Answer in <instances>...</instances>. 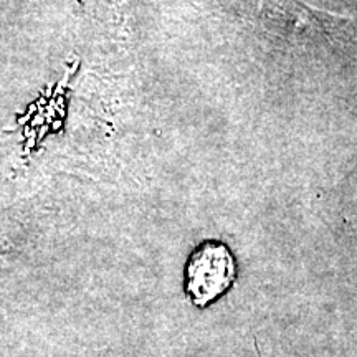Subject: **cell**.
I'll return each mask as SVG.
<instances>
[{"instance_id":"cell-1","label":"cell","mask_w":357,"mask_h":357,"mask_svg":"<svg viewBox=\"0 0 357 357\" xmlns=\"http://www.w3.org/2000/svg\"><path fill=\"white\" fill-rule=\"evenodd\" d=\"M236 261L218 240H205L190 253L185 266V293L197 307H207L234 287Z\"/></svg>"},{"instance_id":"cell-2","label":"cell","mask_w":357,"mask_h":357,"mask_svg":"<svg viewBox=\"0 0 357 357\" xmlns=\"http://www.w3.org/2000/svg\"><path fill=\"white\" fill-rule=\"evenodd\" d=\"M248 8L252 10L247 15L248 19H258L261 25L271 30H298L314 26L326 33L352 35L356 32V26L349 19L314 10L301 0H247L242 3V12Z\"/></svg>"}]
</instances>
